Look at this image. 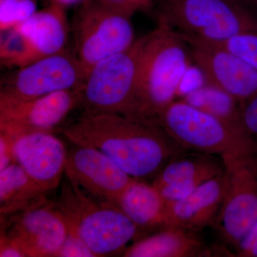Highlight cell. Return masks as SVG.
<instances>
[{
    "label": "cell",
    "mask_w": 257,
    "mask_h": 257,
    "mask_svg": "<svg viewBox=\"0 0 257 257\" xmlns=\"http://www.w3.org/2000/svg\"><path fill=\"white\" fill-rule=\"evenodd\" d=\"M0 256L25 257V253L18 245L13 242L8 236L1 232L0 238Z\"/></svg>",
    "instance_id": "cell-30"
},
{
    "label": "cell",
    "mask_w": 257,
    "mask_h": 257,
    "mask_svg": "<svg viewBox=\"0 0 257 257\" xmlns=\"http://www.w3.org/2000/svg\"><path fill=\"white\" fill-rule=\"evenodd\" d=\"M224 171L202 184L188 197L167 204L168 226L200 231L215 224L224 199Z\"/></svg>",
    "instance_id": "cell-15"
},
{
    "label": "cell",
    "mask_w": 257,
    "mask_h": 257,
    "mask_svg": "<svg viewBox=\"0 0 257 257\" xmlns=\"http://www.w3.org/2000/svg\"><path fill=\"white\" fill-rule=\"evenodd\" d=\"M10 137L15 162L45 192L57 188L65 172L67 150L63 142L49 132Z\"/></svg>",
    "instance_id": "cell-14"
},
{
    "label": "cell",
    "mask_w": 257,
    "mask_h": 257,
    "mask_svg": "<svg viewBox=\"0 0 257 257\" xmlns=\"http://www.w3.org/2000/svg\"><path fill=\"white\" fill-rule=\"evenodd\" d=\"M1 232L26 257H55L69 230L55 202L46 197L11 215L1 216Z\"/></svg>",
    "instance_id": "cell-10"
},
{
    "label": "cell",
    "mask_w": 257,
    "mask_h": 257,
    "mask_svg": "<svg viewBox=\"0 0 257 257\" xmlns=\"http://www.w3.org/2000/svg\"><path fill=\"white\" fill-rule=\"evenodd\" d=\"M55 204L69 232L96 257L124 253L141 231L119 208L99 202L68 179Z\"/></svg>",
    "instance_id": "cell-3"
},
{
    "label": "cell",
    "mask_w": 257,
    "mask_h": 257,
    "mask_svg": "<svg viewBox=\"0 0 257 257\" xmlns=\"http://www.w3.org/2000/svg\"><path fill=\"white\" fill-rule=\"evenodd\" d=\"M241 124L257 149V94L241 104Z\"/></svg>",
    "instance_id": "cell-26"
},
{
    "label": "cell",
    "mask_w": 257,
    "mask_h": 257,
    "mask_svg": "<svg viewBox=\"0 0 257 257\" xmlns=\"http://www.w3.org/2000/svg\"><path fill=\"white\" fill-rule=\"evenodd\" d=\"M116 207L140 230H160L168 226L167 203L153 184L135 179L120 196Z\"/></svg>",
    "instance_id": "cell-17"
},
{
    "label": "cell",
    "mask_w": 257,
    "mask_h": 257,
    "mask_svg": "<svg viewBox=\"0 0 257 257\" xmlns=\"http://www.w3.org/2000/svg\"><path fill=\"white\" fill-rule=\"evenodd\" d=\"M141 38L124 52L97 62L79 89L83 112L135 116Z\"/></svg>",
    "instance_id": "cell-6"
},
{
    "label": "cell",
    "mask_w": 257,
    "mask_h": 257,
    "mask_svg": "<svg viewBox=\"0 0 257 257\" xmlns=\"http://www.w3.org/2000/svg\"><path fill=\"white\" fill-rule=\"evenodd\" d=\"M67 150V178L91 196L116 206L118 199L135 179L100 150L74 145Z\"/></svg>",
    "instance_id": "cell-13"
},
{
    "label": "cell",
    "mask_w": 257,
    "mask_h": 257,
    "mask_svg": "<svg viewBox=\"0 0 257 257\" xmlns=\"http://www.w3.org/2000/svg\"><path fill=\"white\" fill-rule=\"evenodd\" d=\"M141 41L135 116L155 121L175 100L192 57L183 36L164 24Z\"/></svg>",
    "instance_id": "cell-2"
},
{
    "label": "cell",
    "mask_w": 257,
    "mask_h": 257,
    "mask_svg": "<svg viewBox=\"0 0 257 257\" xmlns=\"http://www.w3.org/2000/svg\"><path fill=\"white\" fill-rule=\"evenodd\" d=\"M207 252L195 231L167 226L139 239L124 250L125 257H188Z\"/></svg>",
    "instance_id": "cell-18"
},
{
    "label": "cell",
    "mask_w": 257,
    "mask_h": 257,
    "mask_svg": "<svg viewBox=\"0 0 257 257\" xmlns=\"http://www.w3.org/2000/svg\"><path fill=\"white\" fill-rule=\"evenodd\" d=\"M225 192L216 225L236 246L257 221V152L224 157Z\"/></svg>",
    "instance_id": "cell-8"
},
{
    "label": "cell",
    "mask_w": 257,
    "mask_h": 257,
    "mask_svg": "<svg viewBox=\"0 0 257 257\" xmlns=\"http://www.w3.org/2000/svg\"><path fill=\"white\" fill-rule=\"evenodd\" d=\"M234 248L240 256L257 257V221Z\"/></svg>",
    "instance_id": "cell-28"
},
{
    "label": "cell",
    "mask_w": 257,
    "mask_h": 257,
    "mask_svg": "<svg viewBox=\"0 0 257 257\" xmlns=\"http://www.w3.org/2000/svg\"><path fill=\"white\" fill-rule=\"evenodd\" d=\"M224 171V162L221 157L199 152L189 155L182 152L173 157L165 166L155 177L152 184L157 188H160L166 184L201 176L216 177Z\"/></svg>",
    "instance_id": "cell-20"
},
{
    "label": "cell",
    "mask_w": 257,
    "mask_h": 257,
    "mask_svg": "<svg viewBox=\"0 0 257 257\" xmlns=\"http://www.w3.org/2000/svg\"><path fill=\"white\" fill-rule=\"evenodd\" d=\"M74 23L75 55L86 76L94 64L133 46L132 18L89 0L82 4Z\"/></svg>",
    "instance_id": "cell-7"
},
{
    "label": "cell",
    "mask_w": 257,
    "mask_h": 257,
    "mask_svg": "<svg viewBox=\"0 0 257 257\" xmlns=\"http://www.w3.org/2000/svg\"><path fill=\"white\" fill-rule=\"evenodd\" d=\"M37 11L35 0H0V31L15 28Z\"/></svg>",
    "instance_id": "cell-23"
},
{
    "label": "cell",
    "mask_w": 257,
    "mask_h": 257,
    "mask_svg": "<svg viewBox=\"0 0 257 257\" xmlns=\"http://www.w3.org/2000/svg\"><path fill=\"white\" fill-rule=\"evenodd\" d=\"M183 37L192 60L207 83L228 93L241 104L257 94V71L244 60L221 44Z\"/></svg>",
    "instance_id": "cell-12"
},
{
    "label": "cell",
    "mask_w": 257,
    "mask_h": 257,
    "mask_svg": "<svg viewBox=\"0 0 257 257\" xmlns=\"http://www.w3.org/2000/svg\"><path fill=\"white\" fill-rule=\"evenodd\" d=\"M182 99L230 124L243 128L239 101L212 84L206 82L194 88L186 93Z\"/></svg>",
    "instance_id": "cell-21"
},
{
    "label": "cell",
    "mask_w": 257,
    "mask_h": 257,
    "mask_svg": "<svg viewBox=\"0 0 257 257\" xmlns=\"http://www.w3.org/2000/svg\"><path fill=\"white\" fill-rule=\"evenodd\" d=\"M79 103V89L26 100L0 98V133L12 137L34 132L54 133Z\"/></svg>",
    "instance_id": "cell-11"
},
{
    "label": "cell",
    "mask_w": 257,
    "mask_h": 257,
    "mask_svg": "<svg viewBox=\"0 0 257 257\" xmlns=\"http://www.w3.org/2000/svg\"><path fill=\"white\" fill-rule=\"evenodd\" d=\"M15 163L13 140L6 134L0 133V171Z\"/></svg>",
    "instance_id": "cell-29"
},
{
    "label": "cell",
    "mask_w": 257,
    "mask_h": 257,
    "mask_svg": "<svg viewBox=\"0 0 257 257\" xmlns=\"http://www.w3.org/2000/svg\"><path fill=\"white\" fill-rule=\"evenodd\" d=\"M85 78L76 55L66 50L20 67L5 77L0 98L26 100L62 91L79 90Z\"/></svg>",
    "instance_id": "cell-9"
},
{
    "label": "cell",
    "mask_w": 257,
    "mask_h": 257,
    "mask_svg": "<svg viewBox=\"0 0 257 257\" xmlns=\"http://www.w3.org/2000/svg\"><path fill=\"white\" fill-rule=\"evenodd\" d=\"M47 193L18 164L0 171V214L11 215L46 197Z\"/></svg>",
    "instance_id": "cell-19"
},
{
    "label": "cell",
    "mask_w": 257,
    "mask_h": 257,
    "mask_svg": "<svg viewBox=\"0 0 257 257\" xmlns=\"http://www.w3.org/2000/svg\"><path fill=\"white\" fill-rule=\"evenodd\" d=\"M0 61L4 67L17 68L34 62L28 42L16 28L1 32Z\"/></svg>",
    "instance_id": "cell-22"
},
{
    "label": "cell",
    "mask_w": 257,
    "mask_h": 257,
    "mask_svg": "<svg viewBox=\"0 0 257 257\" xmlns=\"http://www.w3.org/2000/svg\"><path fill=\"white\" fill-rule=\"evenodd\" d=\"M15 28L25 37L34 62L66 50L69 24L66 9L60 5L50 3Z\"/></svg>",
    "instance_id": "cell-16"
},
{
    "label": "cell",
    "mask_w": 257,
    "mask_h": 257,
    "mask_svg": "<svg viewBox=\"0 0 257 257\" xmlns=\"http://www.w3.org/2000/svg\"><path fill=\"white\" fill-rule=\"evenodd\" d=\"M62 133L72 144L100 150L139 180L155 178L173 157L185 150L156 121L138 116L83 112Z\"/></svg>",
    "instance_id": "cell-1"
},
{
    "label": "cell",
    "mask_w": 257,
    "mask_h": 257,
    "mask_svg": "<svg viewBox=\"0 0 257 257\" xmlns=\"http://www.w3.org/2000/svg\"><path fill=\"white\" fill-rule=\"evenodd\" d=\"M48 1L50 2V3H52V0H48Z\"/></svg>",
    "instance_id": "cell-34"
},
{
    "label": "cell",
    "mask_w": 257,
    "mask_h": 257,
    "mask_svg": "<svg viewBox=\"0 0 257 257\" xmlns=\"http://www.w3.org/2000/svg\"><path fill=\"white\" fill-rule=\"evenodd\" d=\"M55 257H96L82 240L72 233H68L65 241Z\"/></svg>",
    "instance_id": "cell-27"
},
{
    "label": "cell",
    "mask_w": 257,
    "mask_h": 257,
    "mask_svg": "<svg viewBox=\"0 0 257 257\" xmlns=\"http://www.w3.org/2000/svg\"><path fill=\"white\" fill-rule=\"evenodd\" d=\"M103 6L132 18L138 12L152 11L155 0H96Z\"/></svg>",
    "instance_id": "cell-25"
},
{
    "label": "cell",
    "mask_w": 257,
    "mask_h": 257,
    "mask_svg": "<svg viewBox=\"0 0 257 257\" xmlns=\"http://www.w3.org/2000/svg\"><path fill=\"white\" fill-rule=\"evenodd\" d=\"M155 121L185 150L221 159L257 152L243 128L230 124L183 99L172 101Z\"/></svg>",
    "instance_id": "cell-5"
},
{
    "label": "cell",
    "mask_w": 257,
    "mask_h": 257,
    "mask_svg": "<svg viewBox=\"0 0 257 257\" xmlns=\"http://www.w3.org/2000/svg\"><path fill=\"white\" fill-rule=\"evenodd\" d=\"M257 71V32H246L221 44Z\"/></svg>",
    "instance_id": "cell-24"
},
{
    "label": "cell",
    "mask_w": 257,
    "mask_h": 257,
    "mask_svg": "<svg viewBox=\"0 0 257 257\" xmlns=\"http://www.w3.org/2000/svg\"><path fill=\"white\" fill-rule=\"evenodd\" d=\"M89 0H52V3L62 6V8L67 9L69 7L73 6L77 4H84Z\"/></svg>",
    "instance_id": "cell-31"
},
{
    "label": "cell",
    "mask_w": 257,
    "mask_h": 257,
    "mask_svg": "<svg viewBox=\"0 0 257 257\" xmlns=\"http://www.w3.org/2000/svg\"><path fill=\"white\" fill-rule=\"evenodd\" d=\"M158 6L159 23L184 37L223 44L257 32V13L236 0H167Z\"/></svg>",
    "instance_id": "cell-4"
},
{
    "label": "cell",
    "mask_w": 257,
    "mask_h": 257,
    "mask_svg": "<svg viewBox=\"0 0 257 257\" xmlns=\"http://www.w3.org/2000/svg\"><path fill=\"white\" fill-rule=\"evenodd\" d=\"M167 1V0H155V4L159 5L161 4V3H165V2Z\"/></svg>",
    "instance_id": "cell-33"
},
{
    "label": "cell",
    "mask_w": 257,
    "mask_h": 257,
    "mask_svg": "<svg viewBox=\"0 0 257 257\" xmlns=\"http://www.w3.org/2000/svg\"><path fill=\"white\" fill-rule=\"evenodd\" d=\"M236 1L251 9L257 10V0H236Z\"/></svg>",
    "instance_id": "cell-32"
}]
</instances>
